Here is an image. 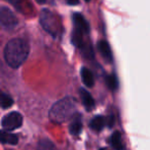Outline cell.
<instances>
[{
  "mask_svg": "<svg viewBox=\"0 0 150 150\" xmlns=\"http://www.w3.org/2000/svg\"><path fill=\"white\" fill-rule=\"evenodd\" d=\"M0 102H1V107H2L3 109L9 108V107H11L13 104V99H11V97L8 96V95H6L5 93H2V94H1Z\"/></svg>",
  "mask_w": 150,
  "mask_h": 150,
  "instance_id": "cell-16",
  "label": "cell"
},
{
  "mask_svg": "<svg viewBox=\"0 0 150 150\" xmlns=\"http://www.w3.org/2000/svg\"><path fill=\"white\" fill-rule=\"evenodd\" d=\"M73 22L75 24V31L79 32L83 35H88L90 33V25L88 21L80 13H74L73 15Z\"/></svg>",
  "mask_w": 150,
  "mask_h": 150,
  "instance_id": "cell-6",
  "label": "cell"
},
{
  "mask_svg": "<svg viewBox=\"0 0 150 150\" xmlns=\"http://www.w3.org/2000/svg\"><path fill=\"white\" fill-rule=\"evenodd\" d=\"M106 83L111 91H116L118 88V80L115 74L108 75L106 77Z\"/></svg>",
  "mask_w": 150,
  "mask_h": 150,
  "instance_id": "cell-15",
  "label": "cell"
},
{
  "mask_svg": "<svg viewBox=\"0 0 150 150\" xmlns=\"http://www.w3.org/2000/svg\"><path fill=\"white\" fill-rule=\"evenodd\" d=\"M98 48L105 60L109 61V62L112 61V58H113L112 52H111L110 45H109V43L106 41V40H101V41L98 43Z\"/></svg>",
  "mask_w": 150,
  "mask_h": 150,
  "instance_id": "cell-8",
  "label": "cell"
},
{
  "mask_svg": "<svg viewBox=\"0 0 150 150\" xmlns=\"http://www.w3.org/2000/svg\"><path fill=\"white\" fill-rule=\"evenodd\" d=\"M1 142L3 144H9V145H16L19 142V138L16 134L8 133L7 131L1 132Z\"/></svg>",
  "mask_w": 150,
  "mask_h": 150,
  "instance_id": "cell-11",
  "label": "cell"
},
{
  "mask_svg": "<svg viewBox=\"0 0 150 150\" xmlns=\"http://www.w3.org/2000/svg\"><path fill=\"white\" fill-rule=\"evenodd\" d=\"M86 2H88V1H91V0H86Z\"/></svg>",
  "mask_w": 150,
  "mask_h": 150,
  "instance_id": "cell-21",
  "label": "cell"
},
{
  "mask_svg": "<svg viewBox=\"0 0 150 150\" xmlns=\"http://www.w3.org/2000/svg\"><path fill=\"white\" fill-rule=\"evenodd\" d=\"M76 101L72 97H66L58 101L50 108L48 116L54 123H63L75 115Z\"/></svg>",
  "mask_w": 150,
  "mask_h": 150,
  "instance_id": "cell-2",
  "label": "cell"
},
{
  "mask_svg": "<svg viewBox=\"0 0 150 150\" xmlns=\"http://www.w3.org/2000/svg\"><path fill=\"white\" fill-rule=\"evenodd\" d=\"M81 78H82V81L84 82V84H86V86H88V88L94 86V83H95L94 75H93L92 71L88 70L86 67H83V68L81 69Z\"/></svg>",
  "mask_w": 150,
  "mask_h": 150,
  "instance_id": "cell-12",
  "label": "cell"
},
{
  "mask_svg": "<svg viewBox=\"0 0 150 150\" xmlns=\"http://www.w3.org/2000/svg\"><path fill=\"white\" fill-rule=\"evenodd\" d=\"M30 52V45L22 38H15L9 40L4 47L5 62L11 68H19L26 60Z\"/></svg>",
  "mask_w": 150,
  "mask_h": 150,
  "instance_id": "cell-1",
  "label": "cell"
},
{
  "mask_svg": "<svg viewBox=\"0 0 150 150\" xmlns=\"http://www.w3.org/2000/svg\"><path fill=\"white\" fill-rule=\"evenodd\" d=\"M22 123H23V116L19 112L8 113L5 116H3L2 120H1V125H2L3 129L7 132L19 129L21 127Z\"/></svg>",
  "mask_w": 150,
  "mask_h": 150,
  "instance_id": "cell-4",
  "label": "cell"
},
{
  "mask_svg": "<svg viewBox=\"0 0 150 150\" xmlns=\"http://www.w3.org/2000/svg\"><path fill=\"white\" fill-rule=\"evenodd\" d=\"M6 1H8L9 3H11V4H13L16 8L19 9L20 11L24 13L23 9H24V7H25V5H24V0H6Z\"/></svg>",
  "mask_w": 150,
  "mask_h": 150,
  "instance_id": "cell-17",
  "label": "cell"
},
{
  "mask_svg": "<svg viewBox=\"0 0 150 150\" xmlns=\"http://www.w3.org/2000/svg\"><path fill=\"white\" fill-rule=\"evenodd\" d=\"M105 125H106V119H105V117L102 116V115H97V116H95L90 122V127L96 132L102 131Z\"/></svg>",
  "mask_w": 150,
  "mask_h": 150,
  "instance_id": "cell-10",
  "label": "cell"
},
{
  "mask_svg": "<svg viewBox=\"0 0 150 150\" xmlns=\"http://www.w3.org/2000/svg\"><path fill=\"white\" fill-rule=\"evenodd\" d=\"M67 3L69 5H77L79 3V0H67Z\"/></svg>",
  "mask_w": 150,
  "mask_h": 150,
  "instance_id": "cell-18",
  "label": "cell"
},
{
  "mask_svg": "<svg viewBox=\"0 0 150 150\" xmlns=\"http://www.w3.org/2000/svg\"><path fill=\"white\" fill-rule=\"evenodd\" d=\"M100 150H110V149H108V148H101Z\"/></svg>",
  "mask_w": 150,
  "mask_h": 150,
  "instance_id": "cell-20",
  "label": "cell"
},
{
  "mask_svg": "<svg viewBox=\"0 0 150 150\" xmlns=\"http://www.w3.org/2000/svg\"><path fill=\"white\" fill-rule=\"evenodd\" d=\"M0 23L4 29L13 30L17 27L19 21L11 9L7 8L6 6H2L0 9Z\"/></svg>",
  "mask_w": 150,
  "mask_h": 150,
  "instance_id": "cell-5",
  "label": "cell"
},
{
  "mask_svg": "<svg viewBox=\"0 0 150 150\" xmlns=\"http://www.w3.org/2000/svg\"><path fill=\"white\" fill-rule=\"evenodd\" d=\"M111 144L115 150H122V143H121V135L119 132H115L111 136Z\"/></svg>",
  "mask_w": 150,
  "mask_h": 150,
  "instance_id": "cell-13",
  "label": "cell"
},
{
  "mask_svg": "<svg viewBox=\"0 0 150 150\" xmlns=\"http://www.w3.org/2000/svg\"><path fill=\"white\" fill-rule=\"evenodd\" d=\"M79 93H80V98H81V101L83 103L86 109L88 111L93 110L95 108V100L93 98V96L88 91L84 90V88H80Z\"/></svg>",
  "mask_w": 150,
  "mask_h": 150,
  "instance_id": "cell-7",
  "label": "cell"
},
{
  "mask_svg": "<svg viewBox=\"0 0 150 150\" xmlns=\"http://www.w3.org/2000/svg\"><path fill=\"white\" fill-rule=\"evenodd\" d=\"M82 129V121L79 114H75L69 125V131L72 135H78Z\"/></svg>",
  "mask_w": 150,
  "mask_h": 150,
  "instance_id": "cell-9",
  "label": "cell"
},
{
  "mask_svg": "<svg viewBox=\"0 0 150 150\" xmlns=\"http://www.w3.org/2000/svg\"><path fill=\"white\" fill-rule=\"evenodd\" d=\"M37 150H56V147H54V144L50 140L43 139L38 142Z\"/></svg>",
  "mask_w": 150,
  "mask_h": 150,
  "instance_id": "cell-14",
  "label": "cell"
},
{
  "mask_svg": "<svg viewBox=\"0 0 150 150\" xmlns=\"http://www.w3.org/2000/svg\"><path fill=\"white\" fill-rule=\"evenodd\" d=\"M36 2L39 3V4H43V3L46 2V0H36Z\"/></svg>",
  "mask_w": 150,
  "mask_h": 150,
  "instance_id": "cell-19",
  "label": "cell"
},
{
  "mask_svg": "<svg viewBox=\"0 0 150 150\" xmlns=\"http://www.w3.org/2000/svg\"><path fill=\"white\" fill-rule=\"evenodd\" d=\"M40 24L47 33L57 37L62 32V24L59 18L50 9H42L40 13Z\"/></svg>",
  "mask_w": 150,
  "mask_h": 150,
  "instance_id": "cell-3",
  "label": "cell"
}]
</instances>
